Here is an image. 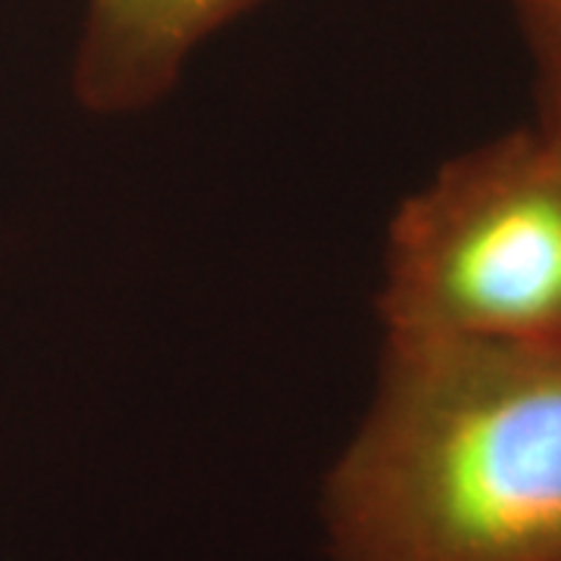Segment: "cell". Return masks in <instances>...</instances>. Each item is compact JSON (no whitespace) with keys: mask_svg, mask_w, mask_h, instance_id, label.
<instances>
[{"mask_svg":"<svg viewBox=\"0 0 561 561\" xmlns=\"http://www.w3.org/2000/svg\"><path fill=\"white\" fill-rule=\"evenodd\" d=\"M383 337L561 353V160L537 125L446 160L383 241Z\"/></svg>","mask_w":561,"mask_h":561,"instance_id":"obj_2","label":"cell"},{"mask_svg":"<svg viewBox=\"0 0 561 561\" xmlns=\"http://www.w3.org/2000/svg\"><path fill=\"white\" fill-rule=\"evenodd\" d=\"M534 125L546 135V140L552 144V150L559 153L561 160V106H537V122Z\"/></svg>","mask_w":561,"mask_h":561,"instance_id":"obj_5","label":"cell"},{"mask_svg":"<svg viewBox=\"0 0 561 561\" xmlns=\"http://www.w3.org/2000/svg\"><path fill=\"white\" fill-rule=\"evenodd\" d=\"M534 62L537 106H561V0H505Z\"/></svg>","mask_w":561,"mask_h":561,"instance_id":"obj_4","label":"cell"},{"mask_svg":"<svg viewBox=\"0 0 561 561\" xmlns=\"http://www.w3.org/2000/svg\"><path fill=\"white\" fill-rule=\"evenodd\" d=\"M321 518L334 561H561V353L383 337Z\"/></svg>","mask_w":561,"mask_h":561,"instance_id":"obj_1","label":"cell"},{"mask_svg":"<svg viewBox=\"0 0 561 561\" xmlns=\"http://www.w3.org/2000/svg\"><path fill=\"white\" fill-rule=\"evenodd\" d=\"M265 0H81L72 94L103 119L162 103L228 25Z\"/></svg>","mask_w":561,"mask_h":561,"instance_id":"obj_3","label":"cell"}]
</instances>
